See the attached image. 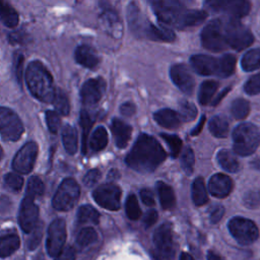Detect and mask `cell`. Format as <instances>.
<instances>
[{"instance_id": "6da1fadb", "label": "cell", "mask_w": 260, "mask_h": 260, "mask_svg": "<svg viewBox=\"0 0 260 260\" xmlns=\"http://www.w3.org/2000/svg\"><path fill=\"white\" fill-rule=\"evenodd\" d=\"M167 153L158 141L147 134H140L125 161L132 170L146 174L153 172L166 158Z\"/></svg>"}, {"instance_id": "7a4b0ae2", "label": "cell", "mask_w": 260, "mask_h": 260, "mask_svg": "<svg viewBox=\"0 0 260 260\" xmlns=\"http://www.w3.org/2000/svg\"><path fill=\"white\" fill-rule=\"evenodd\" d=\"M151 5L160 22L177 28L198 25L207 16L205 11L186 9L178 1H153Z\"/></svg>"}, {"instance_id": "3957f363", "label": "cell", "mask_w": 260, "mask_h": 260, "mask_svg": "<svg viewBox=\"0 0 260 260\" xmlns=\"http://www.w3.org/2000/svg\"><path fill=\"white\" fill-rule=\"evenodd\" d=\"M25 82L30 93L41 102H53L55 88L52 75L40 61H32L25 71Z\"/></svg>"}, {"instance_id": "277c9868", "label": "cell", "mask_w": 260, "mask_h": 260, "mask_svg": "<svg viewBox=\"0 0 260 260\" xmlns=\"http://www.w3.org/2000/svg\"><path fill=\"white\" fill-rule=\"evenodd\" d=\"M260 143V133L251 123H242L233 131V146L237 154L247 156L252 154Z\"/></svg>"}, {"instance_id": "5b68a950", "label": "cell", "mask_w": 260, "mask_h": 260, "mask_svg": "<svg viewBox=\"0 0 260 260\" xmlns=\"http://www.w3.org/2000/svg\"><path fill=\"white\" fill-rule=\"evenodd\" d=\"M223 35L226 45L237 51L248 48L254 42L251 30L239 18L231 17L223 24Z\"/></svg>"}, {"instance_id": "8992f818", "label": "cell", "mask_w": 260, "mask_h": 260, "mask_svg": "<svg viewBox=\"0 0 260 260\" xmlns=\"http://www.w3.org/2000/svg\"><path fill=\"white\" fill-rule=\"evenodd\" d=\"M79 194L80 189L77 182L72 178L64 179L53 197L52 205L57 210L67 211L75 205Z\"/></svg>"}, {"instance_id": "52a82bcc", "label": "cell", "mask_w": 260, "mask_h": 260, "mask_svg": "<svg viewBox=\"0 0 260 260\" xmlns=\"http://www.w3.org/2000/svg\"><path fill=\"white\" fill-rule=\"evenodd\" d=\"M201 42L204 48L213 52L223 51L228 45L223 35V24L219 19L210 20L202 29Z\"/></svg>"}, {"instance_id": "ba28073f", "label": "cell", "mask_w": 260, "mask_h": 260, "mask_svg": "<svg viewBox=\"0 0 260 260\" xmlns=\"http://www.w3.org/2000/svg\"><path fill=\"white\" fill-rule=\"evenodd\" d=\"M23 133V125L10 109L0 107V135L4 140L16 141Z\"/></svg>"}, {"instance_id": "9c48e42d", "label": "cell", "mask_w": 260, "mask_h": 260, "mask_svg": "<svg viewBox=\"0 0 260 260\" xmlns=\"http://www.w3.org/2000/svg\"><path fill=\"white\" fill-rule=\"evenodd\" d=\"M229 230L232 236L243 245L252 244L257 240L259 235L258 228L252 220L240 216L230 220Z\"/></svg>"}, {"instance_id": "30bf717a", "label": "cell", "mask_w": 260, "mask_h": 260, "mask_svg": "<svg viewBox=\"0 0 260 260\" xmlns=\"http://www.w3.org/2000/svg\"><path fill=\"white\" fill-rule=\"evenodd\" d=\"M155 256L157 260H170L174 255V242L172 226L170 223H162L156 229L153 235Z\"/></svg>"}, {"instance_id": "8fae6325", "label": "cell", "mask_w": 260, "mask_h": 260, "mask_svg": "<svg viewBox=\"0 0 260 260\" xmlns=\"http://www.w3.org/2000/svg\"><path fill=\"white\" fill-rule=\"evenodd\" d=\"M66 241V223L62 218L54 219L48 230L47 251L50 256L56 257L64 248Z\"/></svg>"}, {"instance_id": "7c38bea8", "label": "cell", "mask_w": 260, "mask_h": 260, "mask_svg": "<svg viewBox=\"0 0 260 260\" xmlns=\"http://www.w3.org/2000/svg\"><path fill=\"white\" fill-rule=\"evenodd\" d=\"M92 197L100 206L106 209L118 210L120 208L121 189L117 185L104 184L93 191Z\"/></svg>"}, {"instance_id": "4fadbf2b", "label": "cell", "mask_w": 260, "mask_h": 260, "mask_svg": "<svg viewBox=\"0 0 260 260\" xmlns=\"http://www.w3.org/2000/svg\"><path fill=\"white\" fill-rule=\"evenodd\" d=\"M35 196L25 193V197L20 205L18 221L21 230L25 233H30L38 224L39 207L35 203Z\"/></svg>"}, {"instance_id": "5bb4252c", "label": "cell", "mask_w": 260, "mask_h": 260, "mask_svg": "<svg viewBox=\"0 0 260 260\" xmlns=\"http://www.w3.org/2000/svg\"><path fill=\"white\" fill-rule=\"evenodd\" d=\"M206 5L209 9L215 12H223L231 15L233 18H240L247 15L250 12L251 4L244 0H231V1H207Z\"/></svg>"}, {"instance_id": "9a60e30c", "label": "cell", "mask_w": 260, "mask_h": 260, "mask_svg": "<svg viewBox=\"0 0 260 260\" xmlns=\"http://www.w3.org/2000/svg\"><path fill=\"white\" fill-rule=\"evenodd\" d=\"M37 155H38L37 143L34 141H29L25 143L16 152L13 158V161H12L13 170L21 174L29 173L34 168Z\"/></svg>"}, {"instance_id": "2e32d148", "label": "cell", "mask_w": 260, "mask_h": 260, "mask_svg": "<svg viewBox=\"0 0 260 260\" xmlns=\"http://www.w3.org/2000/svg\"><path fill=\"white\" fill-rule=\"evenodd\" d=\"M106 90V82L103 78H91L84 82L80 90L81 101L84 105L92 106L96 104Z\"/></svg>"}, {"instance_id": "e0dca14e", "label": "cell", "mask_w": 260, "mask_h": 260, "mask_svg": "<svg viewBox=\"0 0 260 260\" xmlns=\"http://www.w3.org/2000/svg\"><path fill=\"white\" fill-rule=\"evenodd\" d=\"M173 82L186 94H191L194 89V78L184 64L173 65L170 71Z\"/></svg>"}, {"instance_id": "ac0fdd59", "label": "cell", "mask_w": 260, "mask_h": 260, "mask_svg": "<svg viewBox=\"0 0 260 260\" xmlns=\"http://www.w3.org/2000/svg\"><path fill=\"white\" fill-rule=\"evenodd\" d=\"M190 63L198 74L218 76V59L208 55H194L190 58Z\"/></svg>"}, {"instance_id": "d6986e66", "label": "cell", "mask_w": 260, "mask_h": 260, "mask_svg": "<svg viewBox=\"0 0 260 260\" xmlns=\"http://www.w3.org/2000/svg\"><path fill=\"white\" fill-rule=\"evenodd\" d=\"M233 189V182L230 177L223 174L213 175L208 182V190L211 195L217 198L226 197Z\"/></svg>"}, {"instance_id": "ffe728a7", "label": "cell", "mask_w": 260, "mask_h": 260, "mask_svg": "<svg viewBox=\"0 0 260 260\" xmlns=\"http://www.w3.org/2000/svg\"><path fill=\"white\" fill-rule=\"evenodd\" d=\"M74 57L77 63L89 69L95 68L100 63V58L95 50L88 45H81L77 47Z\"/></svg>"}, {"instance_id": "44dd1931", "label": "cell", "mask_w": 260, "mask_h": 260, "mask_svg": "<svg viewBox=\"0 0 260 260\" xmlns=\"http://www.w3.org/2000/svg\"><path fill=\"white\" fill-rule=\"evenodd\" d=\"M111 128L115 138L116 145L119 148H124L128 144L131 137V133H132L131 126H129L128 124H126L120 119H114L112 121Z\"/></svg>"}, {"instance_id": "7402d4cb", "label": "cell", "mask_w": 260, "mask_h": 260, "mask_svg": "<svg viewBox=\"0 0 260 260\" xmlns=\"http://www.w3.org/2000/svg\"><path fill=\"white\" fill-rule=\"evenodd\" d=\"M154 120L164 128L174 129L180 126L181 118L178 113L170 109H161L154 113Z\"/></svg>"}, {"instance_id": "603a6c76", "label": "cell", "mask_w": 260, "mask_h": 260, "mask_svg": "<svg viewBox=\"0 0 260 260\" xmlns=\"http://www.w3.org/2000/svg\"><path fill=\"white\" fill-rule=\"evenodd\" d=\"M144 34L152 40L162 42H172L176 38V35L172 29L162 26H155L152 23H148L146 25Z\"/></svg>"}, {"instance_id": "cb8c5ba5", "label": "cell", "mask_w": 260, "mask_h": 260, "mask_svg": "<svg viewBox=\"0 0 260 260\" xmlns=\"http://www.w3.org/2000/svg\"><path fill=\"white\" fill-rule=\"evenodd\" d=\"M19 238L15 234H7L0 237V257H8L19 247Z\"/></svg>"}, {"instance_id": "d4e9b609", "label": "cell", "mask_w": 260, "mask_h": 260, "mask_svg": "<svg viewBox=\"0 0 260 260\" xmlns=\"http://www.w3.org/2000/svg\"><path fill=\"white\" fill-rule=\"evenodd\" d=\"M156 189L159 196V201L161 204V207L164 209H171L174 207L176 198L174 190L171 186L164 182H157L156 183Z\"/></svg>"}, {"instance_id": "484cf974", "label": "cell", "mask_w": 260, "mask_h": 260, "mask_svg": "<svg viewBox=\"0 0 260 260\" xmlns=\"http://www.w3.org/2000/svg\"><path fill=\"white\" fill-rule=\"evenodd\" d=\"M62 141L65 150L69 154H74L77 151V131L71 125H65L62 130Z\"/></svg>"}, {"instance_id": "4316f807", "label": "cell", "mask_w": 260, "mask_h": 260, "mask_svg": "<svg viewBox=\"0 0 260 260\" xmlns=\"http://www.w3.org/2000/svg\"><path fill=\"white\" fill-rule=\"evenodd\" d=\"M209 130L211 134L218 138H224L229 134V122L221 115L214 116L209 121Z\"/></svg>"}, {"instance_id": "83f0119b", "label": "cell", "mask_w": 260, "mask_h": 260, "mask_svg": "<svg viewBox=\"0 0 260 260\" xmlns=\"http://www.w3.org/2000/svg\"><path fill=\"white\" fill-rule=\"evenodd\" d=\"M0 20L8 27H14L18 23L17 12L9 3L4 1H0Z\"/></svg>"}, {"instance_id": "f1b7e54d", "label": "cell", "mask_w": 260, "mask_h": 260, "mask_svg": "<svg viewBox=\"0 0 260 260\" xmlns=\"http://www.w3.org/2000/svg\"><path fill=\"white\" fill-rule=\"evenodd\" d=\"M192 200L197 206L204 205L208 201L205 184L201 177L196 178L192 184Z\"/></svg>"}, {"instance_id": "f546056e", "label": "cell", "mask_w": 260, "mask_h": 260, "mask_svg": "<svg viewBox=\"0 0 260 260\" xmlns=\"http://www.w3.org/2000/svg\"><path fill=\"white\" fill-rule=\"evenodd\" d=\"M216 158L223 170L230 173H236L239 170V162L231 151L226 149H221L217 152Z\"/></svg>"}, {"instance_id": "4dcf8cb0", "label": "cell", "mask_w": 260, "mask_h": 260, "mask_svg": "<svg viewBox=\"0 0 260 260\" xmlns=\"http://www.w3.org/2000/svg\"><path fill=\"white\" fill-rule=\"evenodd\" d=\"M108 144V132L105 127H98L89 140V147L92 151H101Z\"/></svg>"}, {"instance_id": "1f68e13d", "label": "cell", "mask_w": 260, "mask_h": 260, "mask_svg": "<svg viewBox=\"0 0 260 260\" xmlns=\"http://www.w3.org/2000/svg\"><path fill=\"white\" fill-rule=\"evenodd\" d=\"M100 213L91 205H82L77 211V221L79 223H98Z\"/></svg>"}, {"instance_id": "d6a6232c", "label": "cell", "mask_w": 260, "mask_h": 260, "mask_svg": "<svg viewBox=\"0 0 260 260\" xmlns=\"http://www.w3.org/2000/svg\"><path fill=\"white\" fill-rule=\"evenodd\" d=\"M241 66L245 71H253L260 68V49L248 51L242 58Z\"/></svg>"}, {"instance_id": "836d02e7", "label": "cell", "mask_w": 260, "mask_h": 260, "mask_svg": "<svg viewBox=\"0 0 260 260\" xmlns=\"http://www.w3.org/2000/svg\"><path fill=\"white\" fill-rule=\"evenodd\" d=\"M218 83L214 80H206L200 85L198 93V102L201 105H206L212 99L213 94L217 90Z\"/></svg>"}, {"instance_id": "e575fe53", "label": "cell", "mask_w": 260, "mask_h": 260, "mask_svg": "<svg viewBox=\"0 0 260 260\" xmlns=\"http://www.w3.org/2000/svg\"><path fill=\"white\" fill-rule=\"evenodd\" d=\"M93 124V119L90 116V114L82 110L80 112V126L82 129V153H86V148H87V138L89 135V131L91 129V126Z\"/></svg>"}, {"instance_id": "d590c367", "label": "cell", "mask_w": 260, "mask_h": 260, "mask_svg": "<svg viewBox=\"0 0 260 260\" xmlns=\"http://www.w3.org/2000/svg\"><path fill=\"white\" fill-rule=\"evenodd\" d=\"M218 76L219 77H229L231 76L236 68V58L232 54H225L218 59Z\"/></svg>"}, {"instance_id": "8d00e7d4", "label": "cell", "mask_w": 260, "mask_h": 260, "mask_svg": "<svg viewBox=\"0 0 260 260\" xmlns=\"http://www.w3.org/2000/svg\"><path fill=\"white\" fill-rule=\"evenodd\" d=\"M53 104H54V107H55V110H56L57 114L65 115V116L69 114L70 106H69L68 98L65 94V92L63 90H61L60 88L55 90Z\"/></svg>"}, {"instance_id": "74e56055", "label": "cell", "mask_w": 260, "mask_h": 260, "mask_svg": "<svg viewBox=\"0 0 260 260\" xmlns=\"http://www.w3.org/2000/svg\"><path fill=\"white\" fill-rule=\"evenodd\" d=\"M231 111H232L233 116L236 119H238V120L244 119L250 113V104L248 101H246L244 99H236L232 103Z\"/></svg>"}, {"instance_id": "f35d334b", "label": "cell", "mask_w": 260, "mask_h": 260, "mask_svg": "<svg viewBox=\"0 0 260 260\" xmlns=\"http://www.w3.org/2000/svg\"><path fill=\"white\" fill-rule=\"evenodd\" d=\"M98 239V234L92 228H83L79 231L76 237V242L80 247H86L94 243Z\"/></svg>"}, {"instance_id": "ab89813d", "label": "cell", "mask_w": 260, "mask_h": 260, "mask_svg": "<svg viewBox=\"0 0 260 260\" xmlns=\"http://www.w3.org/2000/svg\"><path fill=\"white\" fill-rule=\"evenodd\" d=\"M179 109H180V112L178 114H179L181 120H183L185 122L192 121L197 116V109H196V107L192 103H189L187 101L181 102Z\"/></svg>"}, {"instance_id": "60d3db41", "label": "cell", "mask_w": 260, "mask_h": 260, "mask_svg": "<svg viewBox=\"0 0 260 260\" xmlns=\"http://www.w3.org/2000/svg\"><path fill=\"white\" fill-rule=\"evenodd\" d=\"M160 137L168 143V145L170 147L171 155L173 157H177L182 148V140L180 139V137L177 135L166 134V133H161Z\"/></svg>"}, {"instance_id": "b9f144b4", "label": "cell", "mask_w": 260, "mask_h": 260, "mask_svg": "<svg viewBox=\"0 0 260 260\" xmlns=\"http://www.w3.org/2000/svg\"><path fill=\"white\" fill-rule=\"evenodd\" d=\"M194 162H195V158H194L193 150L189 146L185 147L183 150L182 156H181V165H182L184 172L188 176H190L193 173Z\"/></svg>"}, {"instance_id": "7bdbcfd3", "label": "cell", "mask_w": 260, "mask_h": 260, "mask_svg": "<svg viewBox=\"0 0 260 260\" xmlns=\"http://www.w3.org/2000/svg\"><path fill=\"white\" fill-rule=\"evenodd\" d=\"M126 213L130 219H138L141 215V210L135 195L130 194L126 200Z\"/></svg>"}, {"instance_id": "ee69618b", "label": "cell", "mask_w": 260, "mask_h": 260, "mask_svg": "<svg viewBox=\"0 0 260 260\" xmlns=\"http://www.w3.org/2000/svg\"><path fill=\"white\" fill-rule=\"evenodd\" d=\"M45 190V186L44 183L42 182V180L37 177V176H32L31 178H29L28 182H27V186H26V194L32 195L36 198L40 197L43 195Z\"/></svg>"}, {"instance_id": "f6af8a7d", "label": "cell", "mask_w": 260, "mask_h": 260, "mask_svg": "<svg viewBox=\"0 0 260 260\" xmlns=\"http://www.w3.org/2000/svg\"><path fill=\"white\" fill-rule=\"evenodd\" d=\"M5 185L12 191H19L23 185V179L14 173H9L4 177Z\"/></svg>"}, {"instance_id": "bcb514c9", "label": "cell", "mask_w": 260, "mask_h": 260, "mask_svg": "<svg viewBox=\"0 0 260 260\" xmlns=\"http://www.w3.org/2000/svg\"><path fill=\"white\" fill-rule=\"evenodd\" d=\"M23 62L24 57L20 52H16L13 57V69L15 77L19 84L22 82V73H23Z\"/></svg>"}, {"instance_id": "7dc6e473", "label": "cell", "mask_w": 260, "mask_h": 260, "mask_svg": "<svg viewBox=\"0 0 260 260\" xmlns=\"http://www.w3.org/2000/svg\"><path fill=\"white\" fill-rule=\"evenodd\" d=\"M244 89L248 94L260 93V73L250 77L244 85Z\"/></svg>"}, {"instance_id": "c3c4849f", "label": "cell", "mask_w": 260, "mask_h": 260, "mask_svg": "<svg viewBox=\"0 0 260 260\" xmlns=\"http://www.w3.org/2000/svg\"><path fill=\"white\" fill-rule=\"evenodd\" d=\"M244 204L249 208H256L260 205V190H252L245 194Z\"/></svg>"}, {"instance_id": "681fc988", "label": "cell", "mask_w": 260, "mask_h": 260, "mask_svg": "<svg viewBox=\"0 0 260 260\" xmlns=\"http://www.w3.org/2000/svg\"><path fill=\"white\" fill-rule=\"evenodd\" d=\"M46 121L49 130L52 133H57L59 126H60V118L58 114L54 111H47L46 112Z\"/></svg>"}, {"instance_id": "f907efd6", "label": "cell", "mask_w": 260, "mask_h": 260, "mask_svg": "<svg viewBox=\"0 0 260 260\" xmlns=\"http://www.w3.org/2000/svg\"><path fill=\"white\" fill-rule=\"evenodd\" d=\"M101 176L102 174L98 169H92L88 171L83 177V184L86 187H92L99 182V180L101 179Z\"/></svg>"}, {"instance_id": "816d5d0a", "label": "cell", "mask_w": 260, "mask_h": 260, "mask_svg": "<svg viewBox=\"0 0 260 260\" xmlns=\"http://www.w3.org/2000/svg\"><path fill=\"white\" fill-rule=\"evenodd\" d=\"M31 232H32V236L30 237V240H29V243H28V247H29L30 250L35 249L38 246V244H39V242L42 238V225H40L38 223Z\"/></svg>"}, {"instance_id": "f5cc1de1", "label": "cell", "mask_w": 260, "mask_h": 260, "mask_svg": "<svg viewBox=\"0 0 260 260\" xmlns=\"http://www.w3.org/2000/svg\"><path fill=\"white\" fill-rule=\"evenodd\" d=\"M55 260H75V250L71 246L63 248V250L56 256Z\"/></svg>"}, {"instance_id": "db71d44e", "label": "cell", "mask_w": 260, "mask_h": 260, "mask_svg": "<svg viewBox=\"0 0 260 260\" xmlns=\"http://www.w3.org/2000/svg\"><path fill=\"white\" fill-rule=\"evenodd\" d=\"M224 213V208L221 206V205H215L213 206L211 209H210V214H209V217H210V220L211 222L215 223L217 221H219L222 217Z\"/></svg>"}, {"instance_id": "11a10c76", "label": "cell", "mask_w": 260, "mask_h": 260, "mask_svg": "<svg viewBox=\"0 0 260 260\" xmlns=\"http://www.w3.org/2000/svg\"><path fill=\"white\" fill-rule=\"evenodd\" d=\"M140 197H141V200L142 202L145 204V205H148V206H152L154 205V198H153V194L150 190L144 188L142 190H140Z\"/></svg>"}, {"instance_id": "9f6ffc18", "label": "cell", "mask_w": 260, "mask_h": 260, "mask_svg": "<svg viewBox=\"0 0 260 260\" xmlns=\"http://www.w3.org/2000/svg\"><path fill=\"white\" fill-rule=\"evenodd\" d=\"M156 220H157V212L154 209L148 210L145 213L144 217H143V222H144L146 228H148V226L152 225L153 223H155Z\"/></svg>"}, {"instance_id": "6f0895ef", "label": "cell", "mask_w": 260, "mask_h": 260, "mask_svg": "<svg viewBox=\"0 0 260 260\" xmlns=\"http://www.w3.org/2000/svg\"><path fill=\"white\" fill-rule=\"evenodd\" d=\"M136 111V108H135V105L132 104V103H125L121 106L120 108V112L126 116V117H130L132 116Z\"/></svg>"}, {"instance_id": "680465c9", "label": "cell", "mask_w": 260, "mask_h": 260, "mask_svg": "<svg viewBox=\"0 0 260 260\" xmlns=\"http://www.w3.org/2000/svg\"><path fill=\"white\" fill-rule=\"evenodd\" d=\"M204 122H205V116H202V117H201V119H200V122L198 123V125H197V126L192 130L191 135H193V136L198 135V134L200 133V131H201V129H202L203 125H204Z\"/></svg>"}, {"instance_id": "91938a15", "label": "cell", "mask_w": 260, "mask_h": 260, "mask_svg": "<svg viewBox=\"0 0 260 260\" xmlns=\"http://www.w3.org/2000/svg\"><path fill=\"white\" fill-rule=\"evenodd\" d=\"M229 91H230V87H226L224 90H222V91H221V92H220V93H219V94H218V95H217V96L212 101V106H216V105H217V104L222 100V98H223V96H224Z\"/></svg>"}, {"instance_id": "94428289", "label": "cell", "mask_w": 260, "mask_h": 260, "mask_svg": "<svg viewBox=\"0 0 260 260\" xmlns=\"http://www.w3.org/2000/svg\"><path fill=\"white\" fill-rule=\"evenodd\" d=\"M207 259L208 260H222L217 254L215 253H212V252H209L208 255H207Z\"/></svg>"}, {"instance_id": "6125c7cd", "label": "cell", "mask_w": 260, "mask_h": 260, "mask_svg": "<svg viewBox=\"0 0 260 260\" xmlns=\"http://www.w3.org/2000/svg\"><path fill=\"white\" fill-rule=\"evenodd\" d=\"M180 260H194V258L187 253H183L180 257Z\"/></svg>"}, {"instance_id": "be15d7a7", "label": "cell", "mask_w": 260, "mask_h": 260, "mask_svg": "<svg viewBox=\"0 0 260 260\" xmlns=\"http://www.w3.org/2000/svg\"><path fill=\"white\" fill-rule=\"evenodd\" d=\"M118 176H119V174H118V171H117V170H112V171L110 172V174H109V178H113V177L117 178Z\"/></svg>"}, {"instance_id": "e7e4bbea", "label": "cell", "mask_w": 260, "mask_h": 260, "mask_svg": "<svg viewBox=\"0 0 260 260\" xmlns=\"http://www.w3.org/2000/svg\"><path fill=\"white\" fill-rule=\"evenodd\" d=\"M2 156H3V150H2V148H1V146H0V159L2 158Z\"/></svg>"}]
</instances>
